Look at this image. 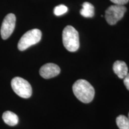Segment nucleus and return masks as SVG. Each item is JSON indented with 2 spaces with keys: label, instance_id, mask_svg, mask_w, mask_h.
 Wrapping results in <instances>:
<instances>
[{
  "label": "nucleus",
  "instance_id": "nucleus-1",
  "mask_svg": "<svg viewBox=\"0 0 129 129\" xmlns=\"http://www.w3.org/2000/svg\"><path fill=\"white\" fill-rule=\"evenodd\" d=\"M72 90L77 99L85 104L91 102L94 97V88L85 80H78L75 81L72 86Z\"/></svg>",
  "mask_w": 129,
  "mask_h": 129
},
{
  "label": "nucleus",
  "instance_id": "nucleus-2",
  "mask_svg": "<svg viewBox=\"0 0 129 129\" xmlns=\"http://www.w3.org/2000/svg\"><path fill=\"white\" fill-rule=\"evenodd\" d=\"M63 44L66 49L71 52L78 50L80 47L78 32L72 26H67L62 32Z\"/></svg>",
  "mask_w": 129,
  "mask_h": 129
},
{
  "label": "nucleus",
  "instance_id": "nucleus-3",
  "mask_svg": "<svg viewBox=\"0 0 129 129\" xmlns=\"http://www.w3.org/2000/svg\"><path fill=\"white\" fill-rule=\"evenodd\" d=\"M42 33L38 29H33L28 30L21 37L17 47L20 51H24L29 47L39 43L41 39Z\"/></svg>",
  "mask_w": 129,
  "mask_h": 129
},
{
  "label": "nucleus",
  "instance_id": "nucleus-4",
  "mask_svg": "<svg viewBox=\"0 0 129 129\" xmlns=\"http://www.w3.org/2000/svg\"><path fill=\"white\" fill-rule=\"evenodd\" d=\"M13 91L19 96L24 99H28L32 93V87L28 81L21 77H14L11 82Z\"/></svg>",
  "mask_w": 129,
  "mask_h": 129
},
{
  "label": "nucleus",
  "instance_id": "nucleus-5",
  "mask_svg": "<svg viewBox=\"0 0 129 129\" xmlns=\"http://www.w3.org/2000/svg\"><path fill=\"white\" fill-rule=\"evenodd\" d=\"M126 10V7L124 6L113 5L110 6L105 11V17L106 22L111 25H115L123 17Z\"/></svg>",
  "mask_w": 129,
  "mask_h": 129
},
{
  "label": "nucleus",
  "instance_id": "nucleus-6",
  "mask_svg": "<svg viewBox=\"0 0 129 129\" xmlns=\"http://www.w3.org/2000/svg\"><path fill=\"white\" fill-rule=\"evenodd\" d=\"M16 16L14 14H8L3 20L1 28V35L3 40L9 38L15 28Z\"/></svg>",
  "mask_w": 129,
  "mask_h": 129
},
{
  "label": "nucleus",
  "instance_id": "nucleus-7",
  "mask_svg": "<svg viewBox=\"0 0 129 129\" xmlns=\"http://www.w3.org/2000/svg\"><path fill=\"white\" fill-rule=\"evenodd\" d=\"M60 72V69L57 64L47 63L42 66L40 69V75L45 79H49L55 77Z\"/></svg>",
  "mask_w": 129,
  "mask_h": 129
},
{
  "label": "nucleus",
  "instance_id": "nucleus-8",
  "mask_svg": "<svg viewBox=\"0 0 129 129\" xmlns=\"http://www.w3.org/2000/svg\"><path fill=\"white\" fill-rule=\"evenodd\" d=\"M114 73L121 79H124L128 74V68L126 63L121 60H117L113 64Z\"/></svg>",
  "mask_w": 129,
  "mask_h": 129
},
{
  "label": "nucleus",
  "instance_id": "nucleus-9",
  "mask_svg": "<svg viewBox=\"0 0 129 129\" xmlns=\"http://www.w3.org/2000/svg\"><path fill=\"white\" fill-rule=\"evenodd\" d=\"M3 119L4 122L10 126H14L19 122L18 116L11 111H6L3 115Z\"/></svg>",
  "mask_w": 129,
  "mask_h": 129
},
{
  "label": "nucleus",
  "instance_id": "nucleus-10",
  "mask_svg": "<svg viewBox=\"0 0 129 129\" xmlns=\"http://www.w3.org/2000/svg\"><path fill=\"white\" fill-rule=\"evenodd\" d=\"M80 10V14L84 17H92L94 15V7L88 2L84 3Z\"/></svg>",
  "mask_w": 129,
  "mask_h": 129
},
{
  "label": "nucleus",
  "instance_id": "nucleus-11",
  "mask_svg": "<svg viewBox=\"0 0 129 129\" xmlns=\"http://www.w3.org/2000/svg\"><path fill=\"white\" fill-rule=\"evenodd\" d=\"M117 126L120 129H129V120L127 117L124 115L118 116L116 118Z\"/></svg>",
  "mask_w": 129,
  "mask_h": 129
},
{
  "label": "nucleus",
  "instance_id": "nucleus-12",
  "mask_svg": "<svg viewBox=\"0 0 129 129\" xmlns=\"http://www.w3.org/2000/svg\"><path fill=\"white\" fill-rule=\"evenodd\" d=\"M68 7L64 5L61 4L56 6L54 9V14L57 16H62L68 12Z\"/></svg>",
  "mask_w": 129,
  "mask_h": 129
},
{
  "label": "nucleus",
  "instance_id": "nucleus-13",
  "mask_svg": "<svg viewBox=\"0 0 129 129\" xmlns=\"http://www.w3.org/2000/svg\"><path fill=\"white\" fill-rule=\"evenodd\" d=\"M111 2L118 6H124L128 2L129 0H110Z\"/></svg>",
  "mask_w": 129,
  "mask_h": 129
},
{
  "label": "nucleus",
  "instance_id": "nucleus-14",
  "mask_svg": "<svg viewBox=\"0 0 129 129\" xmlns=\"http://www.w3.org/2000/svg\"><path fill=\"white\" fill-rule=\"evenodd\" d=\"M124 84L127 89L129 90V73L127 74V75L124 78Z\"/></svg>",
  "mask_w": 129,
  "mask_h": 129
},
{
  "label": "nucleus",
  "instance_id": "nucleus-15",
  "mask_svg": "<svg viewBox=\"0 0 129 129\" xmlns=\"http://www.w3.org/2000/svg\"><path fill=\"white\" fill-rule=\"evenodd\" d=\"M128 120H129V113H128Z\"/></svg>",
  "mask_w": 129,
  "mask_h": 129
}]
</instances>
